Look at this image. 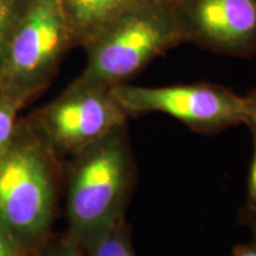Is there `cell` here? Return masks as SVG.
<instances>
[{"instance_id":"5","label":"cell","mask_w":256,"mask_h":256,"mask_svg":"<svg viewBox=\"0 0 256 256\" xmlns=\"http://www.w3.org/2000/svg\"><path fill=\"white\" fill-rule=\"evenodd\" d=\"M127 119L112 87L78 78L55 100L26 118L32 130L63 162Z\"/></svg>"},{"instance_id":"14","label":"cell","mask_w":256,"mask_h":256,"mask_svg":"<svg viewBox=\"0 0 256 256\" xmlns=\"http://www.w3.org/2000/svg\"><path fill=\"white\" fill-rule=\"evenodd\" d=\"M0 256H28L0 222Z\"/></svg>"},{"instance_id":"8","label":"cell","mask_w":256,"mask_h":256,"mask_svg":"<svg viewBox=\"0 0 256 256\" xmlns=\"http://www.w3.org/2000/svg\"><path fill=\"white\" fill-rule=\"evenodd\" d=\"M144 0H60L76 46H83L127 10Z\"/></svg>"},{"instance_id":"1","label":"cell","mask_w":256,"mask_h":256,"mask_svg":"<svg viewBox=\"0 0 256 256\" xmlns=\"http://www.w3.org/2000/svg\"><path fill=\"white\" fill-rule=\"evenodd\" d=\"M63 176L66 232L86 247L126 220L136 182L127 122L70 156Z\"/></svg>"},{"instance_id":"4","label":"cell","mask_w":256,"mask_h":256,"mask_svg":"<svg viewBox=\"0 0 256 256\" xmlns=\"http://www.w3.org/2000/svg\"><path fill=\"white\" fill-rule=\"evenodd\" d=\"M72 48L76 44L60 0H32L6 48L0 92L28 104L50 84Z\"/></svg>"},{"instance_id":"9","label":"cell","mask_w":256,"mask_h":256,"mask_svg":"<svg viewBox=\"0 0 256 256\" xmlns=\"http://www.w3.org/2000/svg\"><path fill=\"white\" fill-rule=\"evenodd\" d=\"M83 249L86 256H136L126 220Z\"/></svg>"},{"instance_id":"6","label":"cell","mask_w":256,"mask_h":256,"mask_svg":"<svg viewBox=\"0 0 256 256\" xmlns=\"http://www.w3.org/2000/svg\"><path fill=\"white\" fill-rule=\"evenodd\" d=\"M128 118L140 114H168L197 133L215 134L247 124L244 98L212 83L139 87L127 83L112 87Z\"/></svg>"},{"instance_id":"12","label":"cell","mask_w":256,"mask_h":256,"mask_svg":"<svg viewBox=\"0 0 256 256\" xmlns=\"http://www.w3.org/2000/svg\"><path fill=\"white\" fill-rule=\"evenodd\" d=\"M31 256H86L84 249L68 232L52 235Z\"/></svg>"},{"instance_id":"7","label":"cell","mask_w":256,"mask_h":256,"mask_svg":"<svg viewBox=\"0 0 256 256\" xmlns=\"http://www.w3.org/2000/svg\"><path fill=\"white\" fill-rule=\"evenodd\" d=\"M184 43L236 57L256 54V0H174Z\"/></svg>"},{"instance_id":"2","label":"cell","mask_w":256,"mask_h":256,"mask_svg":"<svg viewBox=\"0 0 256 256\" xmlns=\"http://www.w3.org/2000/svg\"><path fill=\"white\" fill-rule=\"evenodd\" d=\"M63 174V160L19 120L0 156V222L28 256L54 234Z\"/></svg>"},{"instance_id":"15","label":"cell","mask_w":256,"mask_h":256,"mask_svg":"<svg viewBox=\"0 0 256 256\" xmlns=\"http://www.w3.org/2000/svg\"><path fill=\"white\" fill-rule=\"evenodd\" d=\"M244 98L246 110H247V124L250 130H256V89L249 92L247 96H243Z\"/></svg>"},{"instance_id":"13","label":"cell","mask_w":256,"mask_h":256,"mask_svg":"<svg viewBox=\"0 0 256 256\" xmlns=\"http://www.w3.org/2000/svg\"><path fill=\"white\" fill-rule=\"evenodd\" d=\"M252 138H254V153L248 177V190L244 206L240 212V223L247 226L254 234L256 238V130L252 128Z\"/></svg>"},{"instance_id":"10","label":"cell","mask_w":256,"mask_h":256,"mask_svg":"<svg viewBox=\"0 0 256 256\" xmlns=\"http://www.w3.org/2000/svg\"><path fill=\"white\" fill-rule=\"evenodd\" d=\"M28 104L18 96L0 92V156L14 139L18 126V114Z\"/></svg>"},{"instance_id":"3","label":"cell","mask_w":256,"mask_h":256,"mask_svg":"<svg viewBox=\"0 0 256 256\" xmlns=\"http://www.w3.org/2000/svg\"><path fill=\"white\" fill-rule=\"evenodd\" d=\"M182 43L174 0H144L82 46L87 63L78 78L104 87L126 83Z\"/></svg>"},{"instance_id":"16","label":"cell","mask_w":256,"mask_h":256,"mask_svg":"<svg viewBox=\"0 0 256 256\" xmlns=\"http://www.w3.org/2000/svg\"><path fill=\"white\" fill-rule=\"evenodd\" d=\"M229 256H256V238L247 244H238Z\"/></svg>"},{"instance_id":"11","label":"cell","mask_w":256,"mask_h":256,"mask_svg":"<svg viewBox=\"0 0 256 256\" xmlns=\"http://www.w3.org/2000/svg\"><path fill=\"white\" fill-rule=\"evenodd\" d=\"M31 2L32 0H0V69L10 38Z\"/></svg>"}]
</instances>
